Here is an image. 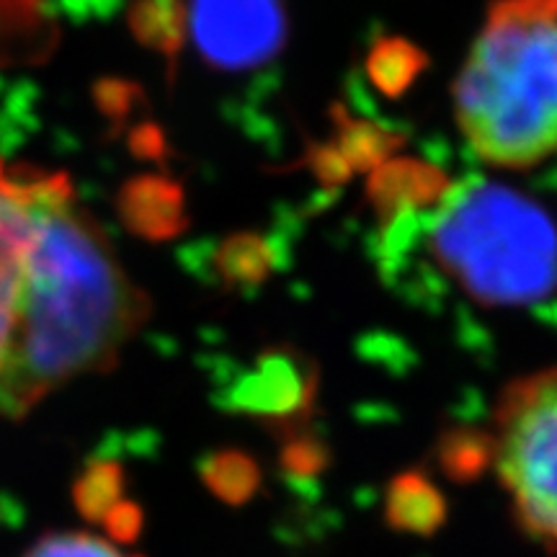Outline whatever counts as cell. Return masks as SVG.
<instances>
[{"instance_id": "cell-4", "label": "cell", "mask_w": 557, "mask_h": 557, "mask_svg": "<svg viewBox=\"0 0 557 557\" xmlns=\"http://www.w3.org/2000/svg\"><path fill=\"white\" fill-rule=\"evenodd\" d=\"M493 436L519 527L557 547V369L513 380L500 393Z\"/></svg>"}, {"instance_id": "cell-14", "label": "cell", "mask_w": 557, "mask_h": 557, "mask_svg": "<svg viewBox=\"0 0 557 557\" xmlns=\"http://www.w3.org/2000/svg\"><path fill=\"white\" fill-rule=\"evenodd\" d=\"M41 0H0V34L39 32Z\"/></svg>"}, {"instance_id": "cell-10", "label": "cell", "mask_w": 557, "mask_h": 557, "mask_svg": "<svg viewBox=\"0 0 557 557\" xmlns=\"http://www.w3.org/2000/svg\"><path fill=\"white\" fill-rule=\"evenodd\" d=\"M124 468L116 459H90L73 485V504L88 521H103V517L120 504L124 496Z\"/></svg>"}, {"instance_id": "cell-8", "label": "cell", "mask_w": 557, "mask_h": 557, "mask_svg": "<svg viewBox=\"0 0 557 557\" xmlns=\"http://www.w3.org/2000/svg\"><path fill=\"white\" fill-rule=\"evenodd\" d=\"M496 436L475 426H455L444 431L436 444V459L444 475L455 483H475L496 470Z\"/></svg>"}, {"instance_id": "cell-12", "label": "cell", "mask_w": 557, "mask_h": 557, "mask_svg": "<svg viewBox=\"0 0 557 557\" xmlns=\"http://www.w3.org/2000/svg\"><path fill=\"white\" fill-rule=\"evenodd\" d=\"M278 462H282V470L292 478H318L329 468L331 451L320 438L299 429L295 434L284 436Z\"/></svg>"}, {"instance_id": "cell-6", "label": "cell", "mask_w": 557, "mask_h": 557, "mask_svg": "<svg viewBox=\"0 0 557 557\" xmlns=\"http://www.w3.org/2000/svg\"><path fill=\"white\" fill-rule=\"evenodd\" d=\"M318 395V367L310 357L274 348L261 354L227 389V408L246 413L269 429L295 434L308 421Z\"/></svg>"}, {"instance_id": "cell-5", "label": "cell", "mask_w": 557, "mask_h": 557, "mask_svg": "<svg viewBox=\"0 0 557 557\" xmlns=\"http://www.w3.org/2000/svg\"><path fill=\"white\" fill-rule=\"evenodd\" d=\"M186 26L207 62L253 67L282 47V0H189Z\"/></svg>"}, {"instance_id": "cell-3", "label": "cell", "mask_w": 557, "mask_h": 557, "mask_svg": "<svg viewBox=\"0 0 557 557\" xmlns=\"http://www.w3.org/2000/svg\"><path fill=\"white\" fill-rule=\"evenodd\" d=\"M426 246L436 269L483 308H529L557 289V227L524 194L483 178L442 191Z\"/></svg>"}, {"instance_id": "cell-9", "label": "cell", "mask_w": 557, "mask_h": 557, "mask_svg": "<svg viewBox=\"0 0 557 557\" xmlns=\"http://www.w3.org/2000/svg\"><path fill=\"white\" fill-rule=\"evenodd\" d=\"M201 480L222 504L243 506L259 493L261 468L248 451L220 449L201 462Z\"/></svg>"}, {"instance_id": "cell-7", "label": "cell", "mask_w": 557, "mask_h": 557, "mask_svg": "<svg viewBox=\"0 0 557 557\" xmlns=\"http://www.w3.org/2000/svg\"><path fill=\"white\" fill-rule=\"evenodd\" d=\"M449 517L444 493L423 470L398 472L385 491V524L408 537H434Z\"/></svg>"}, {"instance_id": "cell-2", "label": "cell", "mask_w": 557, "mask_h": 557, "mask_svg": "<svg viewBox=\"0 0 557 557\" xmlns=\"http://www.w3.org/2000/svg\"><path fill=\"white\" fill-rule=\"evenodd\" d=\"M459 135L491 169L557 152V0H493L455 81Z\"/></svg>"}, {"instance_id": "cell-13", "label": "cell", "mask_w": 557, "mask_h": 557, "mask_svg": "<svg viewBox=\"0 0 557 557\" xmlns=\"http://www.w3.org/2000/svg\"><path fill=\"white\" fill-rule=\"evenodd\" d=\"M103 529H107V540L114 542V545H129V542H135L139 537V532H143V524H145V513L143 508L137 504H132V500H120L111 511L103 517Z\"/></svg>"}, {"instance_id": "cell-11", "label": "cell", "mask_w": 557, "mask_h": 557, "mask_svg": "<svg viewBox=\"0 0 557 557\" xmlns=\"http://www.w3.org/2000/svg\"><path fill=\"white\" fill-rule=\"evenodd\" d=\"M21 557H143L127 555L107 537L88 532H50L39 537Z\"/></svg>"}, {"instance_id": "cell-1", "label": "cell", "mask_w": 557, "mask_h": 557, "mask_svg": "<svg viewBox=\"0 0 557 557\" xmlns=\"http://www.w3.org/2000/svg\"><path fill=\"white\" fill-rule=\"evenodd\" d=\"M124 267L65 173L0 160V416L24 418L114 344Z\"/></svg>"}]
</instances>
